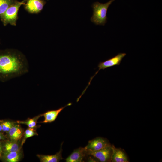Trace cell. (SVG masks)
Listing matches in <instances>:
<instances>
[{
    "instance_id": "cell-1",
    "label": "cell",
    "mask_w": 162,
    "mask_h": 162,
    "mask_svg": "<svg viewBox=\"0 0 162 162\" xmlns=\"http://www.w3.org/2000/svg\"><path fill=\"white\" fill-rule=\"evenodd\" d=\"M25 55L13 49L0 50V81L4 82L22 75L28 71Z\"/></svg>"
},
{
    "instance_id": "cell-2",
    "label": "cell",
    "mask_w": 162,
    "mask_h": 162,
    "mask_svg": "<svg viewBox=\"0 0 162 162\" xmlns=\"http://www.w3.org/2000/svg\"><path fill=\"white\" fill-rule=\"evenodd\" d=\"M115 0H110L104 4L98 2L94 3L92 6L93 12L91 21L97 25L104 26L107 22L108 9Z\"/></svg>"
},
{
    "instance_id": "cell-3",
    "label": "cell",
    "mask_w": 162,
    "mask_h": 162,
    "mask_svg": "<svg viewBox=\"0 0 162 162\" xmlns=\"http://www.w3.org/2000/svg\"><path fill=\"white\" fill-rule=\"evenodd\" d=\"M27 0H23L21 2L17 1L10 6L5 11L0 15L1 21L4 26L8 24L12 26L16 25L18 19V14L19 10L22 5H24Z\"/></svg>"
},
{
    "instance_id": "cell-4",
    "label": "cell",
    "mask_w": 162,
    "mask_h": 162,
    "mask_svg": "<svg viewBox=\"0 0 162 162\" xmlns=\"http://www.w3.org/2000/svg\"><path fill=\"white\" fill-rule=\"evenodd\" d=\"M126 55V54L125 53H119L116 56L104 62H99L98 65V70L91 78L90 80L88 83V86L87 87H88L92 79L98 74L100 70L101 69L104 70L105 69L113 66L120 65L122 59Z\"/></svg>"
},
{
    "instance_id": "cell-5",
    "label": "cell",
    "mask_w": 162,
    "mask_h": 162,
    "mask_svg": "<svg viewBox=\"0 0 162 162\" xmlns=\"http://www.w3.org/2000/svg\"><path fill=\"white\" fill-rule=\"evenodd\" d=\"M112 145L96 151H86V154L92 156L101 162H111Z\"/></svg>"
},
{
    "instance_id": "cell-6",
    "label": "cell",
    "mask_w": 162,
    "mask_h": 162,
    "mask_svg": "<svg viewBox=\"0 0 162 162\" xmlns=\"http://www.w3.org/2000/svg\"><path fill=\"white\" fill-rule=\"evenodd\" d=\"M111 145L107 139L101 137H97L89 141L85 148L87 151H96Z\"/></svg>"
},
{
    "instance_id": "cell-7",
    "label": "cell",
    "mask_w": 162,
    "mask_h": 162,
    "mask_svg": "<svg viewBox=\"0 0 162 162\" xmlns=\"http://www.w3.org/2000/svg\"><path fill=\"white\" fill-rule=\"evenodd\" d=\"M46 3L44 0H27L24 8L29 13L38 14L42 11Z\"/></svg>"
},
{
    "instance_id": "cell-8",
    "label": "cell",
    "mask_w": 162,
    "mask_h": 162,
    "mask_svg": "<svg viewBox=\"0 0 162 162\" xmlns=\"http://www.w3.org/2000/svg\"><path fill=\"white\" fill-rule=\"evenodd\" d=\"M86 150L85 147H80L75 149L66 159V162H81L86 156Z\"/></svg>"
},
{
    "instance_id": "cell-9",
    "label": "cell",
    "mask_w": 162,
    "mask_h": 162,
    "mask_svg": "<svg viewBox=\"0 0 162 162\" xmlns=\"http://www.w3.org/2000/svg\"><path fill=\"white\" fill-rule=\"evenodd\" d=\"M112 153L111 161L112 162H128V158L122 149L115 147L112 145Z\"/></svg>"
},
{
    "instance_id": "cell-10",
    "label": "cell",
    "mask_w": 162,
    "mask_h": 162,
    "mask_svg": "<svg viewBox=\"0 0 162 162\" xmlns=\"http://www.w3.org/2000/svg\"><path fill=\"white\" fill-rule=\"evenodd\" d=\"M72 104L71 103H69L64 106L56 110L49 111L42 114L44 118V119L42 123H50L54 121L58 115L62 111L68 106H70Z\"/></svg>"
},
{
    "instance_id": "cell-11",
    "label": "cell",
    "mask_w": 162,
    "mask_h": 162,
    "mask_svg": "<svg viewBox=\"0 0 162 162\" xmlns=\"http://www.w3.org/2000/svg\"><path fill=\"white\" fill-rule=\"evenodd\" d=\"M62 146L60 151L56 154L51 155L38 154L37 156L41 162H58L63 158L62 157Z\"/></svg>"
},
{
    "instance_id": "cell-12",
    "label": "cell",
    "mask_w": 162,
    "mask_h": 162,
    "mask_svg": "<svg viewBox=\"0 0 162 162\" xmlns=\"http://www.w3.org/2000/svg\"><path fill=\"white\" fill-rule=\"evenodd\" d=\"M8 132L9 136L12 141H17L22 137V130L18 124H14Z\"/></svg>"
},
{
    "instance_id": "cell-13",
    "label": "cell",
    "mask_w": 162,
    "mask_h": 162,
    "mask_svg": "<svg viewBox=\"0 0 162 162\" xmlns=\"http://www.w3.org/2000/svg\"><path fill=\"white\" fill-rule=\"evenodd\" d=\"M21 157L20 152L4 151L2 158L3 160L7 162H17L19 161Z\"/></svg>"
},
{
    "instance_id": "cell-14",
    "label": "cell",
    "mask_w": 162,
    "mask_h": 162,
    "mask_svg": "<svg viewBox=\"0 0 162 162\" xmlns=\"http://www.w3.org/2000/svg\"><path fill=\"white\" fill-rule=\"evenodd\" d=\"M4 151L12 152L20 151L19 144L16 142L13 141H7L3 146Z\"/></svg>"
},
{
    "instance_id": "cell-15",
    "label": "cell",
    "mask_w": 162,
    "mask_h": 162,
    "mask_svg": "<svg viewBox=\"0 0 162 162\" xmlns=\"http://www.w3.org/2000/svg\"><path fill=\"white\" fill-rule=\"evenodd\" d=\"M17 1V0H0V15Z\"/></svg>"
},
{
    "instance_id": "cell-16",
    "label": "cell",
    "mask_w": 162,
    "mask_h": 162,
    "mask_svg": "<svg viewBox=\"0 0 162 162\" xmlns=\"http://www.w3.org/2000/svg\"><path fill=\"white\" fill-rule=\"evenodd\" d=\"M41 116V115H40L36 117L30 119L29 120L25 121H17V123L25 124L28 127L33 128L36 127L37 120Z\"/></svg>"
},
{
    "instance_id": "cell-17",
    "label": "cell",
    "mask_w": 162,
    "mask_h": 162,
    "mask_svg": "<svg viewBox=\"0 0 162 162\" xmlns=\"http://www.w3.org/2000/svg\"><path fill=\"white\" fill-rule=\"evenodd\" d=\"M38 135V134L34 130L33 128H28L25 131L24 138L22 141V145L23 144L27 138Z\"/></svg>"
},
{
    "instance_id": "cell-18",
    "label": "cell",
    "mask_w": 162,
    "mask_h": 162,
    "mask_svg": "<svg viewBox=\"0 0 162 162\" xmlns=\"http://www.w3.org/2000/svg\"><path fill=\"white\" fill-rule=\"evenodd\" d=\"M2 130L8 132L9 131L12 127L14 125L13 123L9 121H6L1 123Z\"/></svg>"
},
{
    "instance_id": "cell-19",
    "label": "cell",
    "mask_w": 162,
    "mask_h": 162,
    "mask_svg": "<svg viewBox=\"0 0 162 162\" xmlns=\"http://www.w3.org/2000/svg\"><path fill=\"white\" fill-rule=\"evenodd\" d=\"M3 150V146L2 145V143L0 141V156L1 155L2 153V150Z\"/></svg>"
},
{
    "instance_id": "cell-20",
    "label": "cell",
    "mask_w": 162,
    "mask_h": 162,
    "mask_svg": "<svg viewBox=\"0 0 162 162\" xmlns=\"http://www.w3.org/2000/svg\"><path fill=\"white\" fill-rule=\"evenodd\" d=\"M5 139V136L3 134L0 132V140H4Z\"/></svg>"
},
{
    "instance_id": "cell-21",
    "label": "cell",
    "mask_w": 162,
    "mask_h": 162,
    "mask_svg": "<svg viewBox=\"0 0 162 162\" xmlns=\"http://www.w3.org/2000/svg\"><path fill=\"white\" fill-rule=\"evenodd\" d=\"M2 130V126L1 124H0V131H1Z\"/></svg>"
},
{
    "instance_id": "cell-22",
    "label": "cell",
    "mask_w": 162,
    "mask_h": 162,
    "mask_svg": "<svg viewBox=\"0 0 162 162\" xmlns=\"http://www.w3.org/2000/svg\"><path fill=\"white\" fill-rule=\"evenodd\" d=\"M2 121H3L0 120V122H2Z\"/></svg>"
},
{
    "instance_id": "cell-23",
    "label": "cell",
    "mask_w": 162,
    "mask_h": 162,
    "mask_svg": "<svg viewBox=\"0 0 162 162\" xmlns=\"http://www.w3.org/2000/svg\"></svg>"
},
{
    "instance_id": "cell-24",
    "label": "cell",
    "mask_w": 162,
    "mask_h": 162,
    "mask_svg": "<svg viewBox=\"0 0 162 162\" xmlns=\"http://www.w3.org/2000/svg\"></svg>"
}]
</instances>
